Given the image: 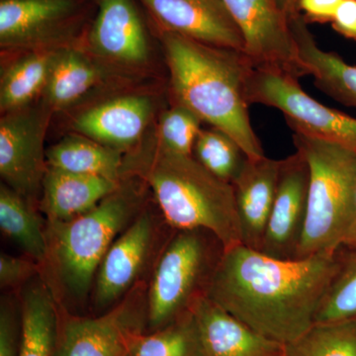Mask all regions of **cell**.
Returning <instances> with one entry per match:
<instances>
[{"label":"cell","mask_w":356,"mask_h":356,"mask_svg":"<svg viewBox=\"0 0 356 356\" xmlns=\"http://www.w3.org/2000/svg\"><path fill=\"white\" fill-rule=\"evenodd\" d=\"M343 0H299L298 7L311 19L331 21Z\"/></svg>","instance_id":"obj_34"},{"label":"cell","mask_w":356,"mask_h":356,"mask_svg":"<svg viewBox=\"0 0 356 356\" xmlns=\"http://www.w3.org/2000/svg\"><path fill=\"white\" fill-rule=\"evenodd\" d=\"M242 34L243 53L255 70L300 79V62L289 15L277 0H222Z\"/></svg>","instance_id":"obj_9"},{"label":"cell","mask_w":356,"mask_h":356,"mask_svg":"<svg viewBox=\"0 0 356 356\" xmlns=\"http://www.w3.org/2000/svg\"><path fill=\"white\" fill-rule=\"evenodd\" d=\"M0 229L28 257L44 266L48 240L41 219L27 198L4 184L0 186Z\"/></svg>","instance_id":"obj_23"},{"label":"cell","mask_w":356,"mask_h":356,"mask_svg":"<svg viewBox=\"0 0 356 356\" xmlns=\"http://www.w3.org/2000/svg\"><path fill=\"white\" fill-rule=\"evenodd\" d=\"M192 156L210 172L233 184L248 161L242 147L219 129H201Z\"/></svg>","instance_id":"obj_28"},{"label":"cell","mask_w":356,"mask_h":356,"mask_svg":"<svg viewBox=\"0 0 356 356\" xmlns=\"http://www.w3.org/2000/svg\"><path fill=\"white\" fill-rule=\"evenodd\" d=\"M128 356H204L192 311L161 329L140 334Z\"/></svg>","instance_id":"obj_26"},{"label":"cell","mask_w":356,"mask_h":356,"mask_svg":"<svg viewBox=\"0 0 356 356\" xmlns=\"http://www.w3.org/2000/svg\"><path fill=\"white\" fill-rule=\"evenodd\" d=\"M284 356H356V320L314 324L285 344Z\"/></svg>","instance_id":"obj_27"},{"label":"cell","mask_w":356,"mask_h":356,"mask_svg":"<svg viewBox=\"0 0 356 356\" xmlns=\"http://www.w3.org/2000/svg\"><path fill=\"white\" fill-rule=\"evenodd\" d=\"M38 262L31 257H17L6 254L0 255V285L2 288H14L24 284L40 268Z\"/></svg>","instance_id":"obj_31"},{"label":"cell","mask_w":356,"mask_h":356,"mask_svg":"<svg viewBox=\"0 0 356 356\" xmlns=\"http://www.w3.org/2000/svg\"><path fill=\"white\" fill-rule=\"evenodd\" d=\"M153 107L145 96L110 100L79 115L72 128L84 137L111 149H128L142 137Z\"/></svg>","instance_id":"obj_16"},{"label":"cell","mask_w":356,"mask_h":356,"mask_svg":"<svg viewBox=\"0 0 356 356\" xmlns=\"http://www.w3.org/2000/svg\"><path fill=\"white\" fill-rule=\"evenodd\" d=\"M97 70L83 54L58 50L54 58L46 86L47 102L64 108L86 95L98 81Z\"/></svg>","instance_id":"obj_24"},{"label":"cell","mask_w":356,"mask_h":356,"mask_svg":"<svg viewBox=\"0 0 356 356\" xmlns=\"http://www.w3.org/2000/svg\"><path fill=\"white\" fill-rule=\"evenodd\" d=\"M339 273L321 303L315 324L356 320V248H339Z\"/></svg>","instance_id":"obj_29"},{"label":"cell","mask_w":356,"mask_h":356,"mask_svg":"<svg viewBox=\"0 0 356 356\" xmlns=\"http://www.w3.org/2000/svg\"><path fill=\"white\" fill-rule=\"evenodd\" d=\"M225 252L221 241L206 229L173 232L147 287V332L170 324L208 296Z\"/></svg>","instance_id":"obj_6"},{"label":"cell","mask_w":356,"mask_h":356,"mask_svg":"<svg viewBox=\"0 0 356 356\" xmlns=\"http://www.w3.org/2000/svg\"><path fill=\"white\" fill-rule=\"evenodd\" d=\"M139 196L120 186L81 216L48 222L44 266L62 291L76 299L88 294L105 254L139 215Z\"/></svg>","instance_id":"obj_4"},{"label":"cell","mask_w":356,"mask_h":356,"mask_svg":"<svg viewBox=\"0 0 356 356\" xmlns=\"http://www.w3.org/2000/svg\"><path fill=\"white\" fill-rule=\"evenodd\" d=\"M339 266V250L283 261L238 245L222 255L208 297L285 346L315 324Z\"/></svg>","instance_id":"obj_1"},{"label":"cell","mask_w":356,"mask_h":356,"mask_svg":"<svg viewBox=\"0 0 356 356\" xmlns=\"http://www.w3.org/2000/svg\"><path fill=\"white\" fill-rule=\"evenodd\" d=\"M204 356H284L277 343L236 318L208 296L192 308Z\"/></svg>","instance_id":"obj_14"},{"label":"cell","mask_w":356,"mask_h":356,"mask_svg":"<svg viewBox=\"0 0 356 356\" xmlns=\"http://www.w3.org/2000/svg\"><path fill=\"white\" fill-rule=\"evenodd\" d=\"M147 292L140 283L98 317L65 316L58 323L55 356H128L147 332Z\"/></svg>","instance_id":"obj_8"},{"label":"cell","mask_w":356,"mask_h":356,"mask_svg":"<svg viewBox=\"0 0 356 356\" xmlns=\"http://www.w3.org/2000/svg\"><path fill=\"white\" fill-rule=\"evenodd\" d=\"M248 104L280 110L293 133L303 134L356 153V118L325 106L302 89L294 77L252 70L248 77Z\"/></svg>","instance_id":"obj_7"},{"label":"cell","mask_w":356,"mask_h":356,"mask_svg":"<svg viewBox=\"0 0 356 356\" xmlns=\"http://www.w3.org/2000/svg\"><path fill=\"white\" fill-rule=\"evenodd\" d=\"M57 51L26 56L4 72L0 83V108L4 113L24 108L46 86Z\"/></svg>","instance_id":"obj_25"},{"label":"cell","mask_w":356,"mask_h":356,"mask_svg":"<svg viewBox=\"0 0 356 356\" xmlns=\"http://www.w3.org/2000/svg\"><path fill=\"white\" fill-rule=\"evenodd\" d=\"M116 180L49 168L43 181L41 209L48 222L81 216L120 188Z\"/></svg>","instance_id":"obj_19"},{"label":"cell","mask_w":356,"mask_h":356,"mask_svg":"<svg viewBox=\"0 0 356 356\" xmlns=\"http://www.w3.org/2000/svg\"><path fill=\"white\" fill-rule=\"evenodd\" d=\"M60 312L54 293L44 281L28 286L21 301L18 356H55Z\"/></svg>","instance_id":"obj_21"},{"label":"cell","mask_w":356,"mask_h":356,"mask_svg":"<svg viewBox=\"0 0 356 356\" xmlns=\"http://www.w3.org/2000/svg\"><path fill=\"white\" fill-rule=\"evenodd\" d=\"M165 31L217 48L243 51L242 34L222 0H142Z\"/></svg>","instance_id":"obj_13"},{"label":"cell","mask_w":356,"mask_h":356,"mask_svg":"<svg viewBox=\"0 0 356 356\" xmlns=\"http://www.w3.org/2000/svg\"><path fill=\"white\" fill-rule=\"evenodd\" d=\"M161 40L175 103L233 138L248 159L266 156L248 111L245 86L254 67L245 53L170 31Z\"/></svg>","instance_id":"obj_2"},{"label":"cell","mask_w":356,"mask_h":356,"mask_svg":"<svg viewBox=\"0 0 356 356\" xmlns=\"http://www.w3.org/2000/svg\"><path fill=\"white\" fill-rule=\"evenodd\" d=\"M48 116L44 110L21 108L0 120V175L26 198L35 197L48 172L44 151Z\"/></svg>","instance_id":"obj_10"},{"label":"cell","mask_w":356,"mask_h":356,"mask_svg":"<svg viewBox=\"0 0 356 356\" xmlns=\"http://www.w3.org/2000/svg\"><path fill=\"white\" fill-rule=\"evenodd\" d=\"M290 28L300 62L307 76L321 91L346 106L356 108V65L346 63L339 54L323 50L298 13L289 15Z\"/></svg>","instance_id":"obj_18"},{"label":"cell","mask_w":356,"mask_h":356,"mask_svg":"<svg viewBox=\"0 0 356 356\" xmlns=\"http://www.w3.org/2000/svg\"><path fill=\"white\" fill-rule=\"evenodd\" d=\"M282 159H248L233 182L242 243L261 252L277 191Z\"/></svg>","instance_id":"obj_15"},{"label":"cell","mask_w":356,"mask_h":356,"mask_svg":"<svg viewBox=\"0 0 356 356\" xmlns=\"http://www.w3.org/2000/svg\"><path fill=\"white\" fill-rule=\"evenodd\" d=\"M343 248H356V192H355V226H353V232L348 242L343 245Z\"/></svg>","instance_id":"obj_36"},{"label":"cell","mask_w":356,"mask_h":356,"mask_svg":"<svg viewBox=\"0 0 356 356\" xmlns=\"http://www.w3.org/2000/svg\"><path fill=\"white\" fill-rule=\"evenodd\" d=\"M49 168L96 175L119 181L124 161L120 151L88 139L67 137L46 152Z\"/></svg>","instance_id":"obj_22"},{"label":"cell","mask_w":356,"mask_h":356,"mask_svg":"<svg viewBox=\"0 0 356 356\" xmlns=\"http://www.w3.org/2000/svg\"><path fill=\"white\" fill-rule=\"evenodd\" d=\"M277 1L282 10L286 13L288 15L295 13L298 8L299 0H277Z\"/></svg>","instance_id":"obj_35"},{"label":"cell","mask_w":356,"mask_h":356,"mask_svg":"<svg viewBox=\"0 0 356 356\" xmlns=\"http://www.w3.org/2000/svg\"><path fill=\"white\" fill-rule=\"evenodd\" d=\"M74 9L72 0H1L0 44L6 48L36 43Z\"/></svg>","instance_id":"obj_20"},{"label":"cell","mask_w":356,"mask_h":356,"mask_svg":"<svg viewBox=\"0 0 356 356\" xmlns=\"http://www.w3.org/2000/svg\"><path fill=\"white\" fill-rule=\"evenodd\" d=\"M130 170L149 185L161 218L173 231L206 229L226 250L243 245L233 184L193 156L172 153L156 142L123 165V172Z\"/></svg>","instance_id":"obj_3"},{"label":"cell","mask_w":356,"mask_h":356,"mask_svg":"<svg viewBox=\"0 0 356 356\" xmlns=\"http://www.w3.org/2000/svg\"><path fill=\"white\" fill-rule=\"evenodd\" d=\"M310 168L308 209L297 259L343 247L355 221L356 153L303 134H293Z\"/></svg>","instance_id":"obj_5"},{"label":"cell","mask_w":356,"mask_h":356,"mask_svg":"<svg viewBox=\"0 0 356 356\" xmlns=\"http://www.w3.org/2000/svg\"><path fill=\"white\" fill-rule=\"evenodd\" d=\"M89 41L96 53L123 64H140L149 56L144 27L131 0H102Z\"/></svg>","instance_id":"obj_17"},{"label":"cell","mask_w":356,"mask_h":356,"mask_svg":"<svg viewBox=\"0 0 356 356\" xmlns=\"http://www.w3.org/2000/svg\"><path fill=\"white\" fill-rule=\"evenodd\" d=\"M332 23L339 34L356 41V0H343Z\"/></svg>","instance_id":"obj_33"},{"label":"cell","mask_w":356,"mask_h":356,"mask_svg":"<svg viewBox=\"0 0 356 356\" xmlns=\"http://www.w3.org/2000/svg\"><path fill=\"white\" fill-rule=\"evenodd\" d=\"M20 321L10 307L2 304L0 312V356L19 355Z\"/></svg>","instance_id":"obj_32"},{"label":"cell","mask_w":356,"mask_h":356,"mask_svg":"<svg viewBox=\"0 0 356 356\" xmlns=\"http://www.w3.org/2000/svg\"><path fill=\"white\" fill-rule=\"evenodd\" d=\"M202 122L191 109L175 103L159 118L158 143L172 153L192 156Z\"/></svg>","instance_id":"obj_30"},{"label":"cell","mask_w":356,"mask_h":356,"mask_svg":"<svg viewBox=\"0 0 356 356\" xmlns=\"http://www.w3.org/2000/svg\"><path fill=\"white\" fill-rule=\"evenodd\" d=\"M310 168L299 151L281 161L277 191L261 252L283 261L297 259L308 209Z\"/></svg>","instance_id":"obj_11"},{"label":"cell","mask_w":356,"mask_h":356,"mask_svg":"<svg viewBox=\"0 0 356 356\" xmlns=\"http://www.w3.org/2000/svg\"><path fill=\"white\" fill-rule=\"evenodd\" d=\"M159 229L153 215L143 211L114 241L95 276V304L98 309L112 308L139 284Z\"/></svg>","instance_id":"obj_12"}]
</instances>
